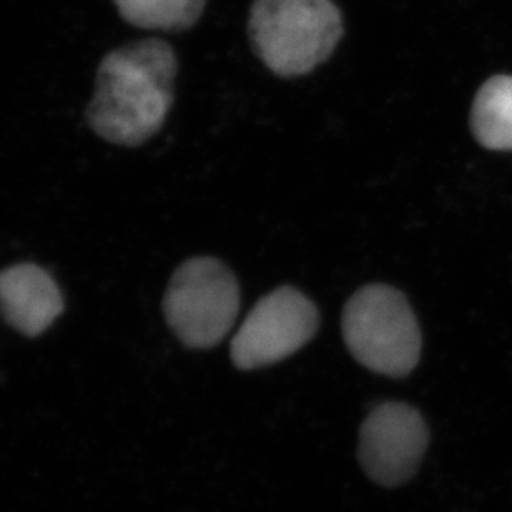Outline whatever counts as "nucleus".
I'll use <instances>...</instances> for the list:
<instances>
[{
	"label": "nucleus",
	"instance_id": "nucleus-4",
	"mask_svg": "<svg viewBox=\"0 0 512 512\" xmlns=\"http://www.w3.org/2000/svg\"><path fill=\"white\" fill-rule=\"evenodd\" d=\"M240 311V286L227 265L197 256L178 266L163 296V316L173 335L193 350L222 343Z\"/></svg>",
	"mask_w": 512,
	"mask_h": 512
},
{
	"label": "nucleus",
	"instance_id": "nucleus-9",
	"mask_svg": "<svg viewBox=\"0 0 512 512\" xmlns=\"http://www.w3.org/2000/svg\"><path fill=\"white\" fill-rule=\"evenodd\" d=\"M125 22L138 29L183 32L197 24L207 0H114Z\"/></svg>",
	"mask_w": 512,
	"mask_h": 512
},
{
	"label": "nucleus",
	"instance_id": "nucleus-2",
	"mask_svg": "<svg viewBox=\"0 0 512 512\" xmlns=\"http://www.w3.org/2000/svg\"><path fill=\"white\" fill-rule=\"evenodd\" d=\"M248 34L258 59L290 79L330 59L343 37V17L333 0H255Z\"/></svg>",
	"mask_w": 512,
	"mask_h": 512
},
{
	"label": "nucleus",
	"instance_id": "nucleus-6",
	"mask_svg": "<svg viewBox=\"0 0 512 512\" xmlns=\"http://www.w3.org/2000/svg\"><path fill=\"white\" fill-rule=\"evenodd\" d=\"M428 443V426L418 409L388 401L361 424L358 459L375 483L396 488L413 478Z\"/></svg>",
	"mask_w": 512,
	"mask_h": 512
},
{
	"label": "nucleus",
	"instance_id": "nucleus-8",
	"mask_svg": "<svg viewBox=\"0 0 512 512\" xmlns=\"http://www.w3.org/2000/svg\"><path fill=\"white\" fill-rule=\"evenodd\" d=\"M469 122L481 147L512 152V75H494L481 85Z\"/></svg>",
	"mask_w": 512,
	"mask_h": 512
},
{
	"label": "nucleus",
	"instance_id": "nucleus-3",
	"mask_svg": "<svg viewBox=\"0 0 512 512\" xmlns=\"http://www.w3.org/2000/svg\"><path fill=\"white\" fill-rule=\"evenodd\" d=\"M341 330L360 365L373 373L401 378L421 358V330L406 296L386 285H368L351 296Z\"/></svg>",
	"mask_w": 512,
	"mask_h": 512
},
{
	"label": "nucleus",
	"instance_id": "nucleus-1",
	"mask_svg": "<svg viewBox=\"0 0 512 512\" xmlns=\"http://www.w3.org/2000/svg\"><path fill=\"white\" fill-rule=\"evenodd\" d=\"M177 72V55L165 40L143 39L112 50L97 70L87 124L105 142L143 145L167 120Z\"/></svg>",
	"mask_w": 512,
	"mask_h": 512
},
{
	"label": "nucleus",
	"instance_id": "nucleus-7",
	"mask_svg": "<svg viewBox=\"0 0 512 512\" xmlns=\"http://www.w3.org/2000/svg\"><path fill=\"white\" fill-rule=\"evenodd\" d=\"M0 313L20 335L37 338L64 313V296L42 266L17 263L0 271Z\"/></svg>",
	"mask_w": 512,
	"mask_h": 512
},
{
	"label": "nucleus",
	"instance_id": "nucleus-5",
	"mask_svg": "<svg viewBox=\"0 0 512 512\" xmlns=\"http://www.w3.org/2000/svg\"><path fill=\"white\" fill-rule=\"evenodd\" d=\"M320 326L315 303L293 286L263 296L233 336L230 358L238 370L276 365L313 340Z\"/></svg>",
	"mask_w": 512,
	"mask_h": 512
}]
</instances>
